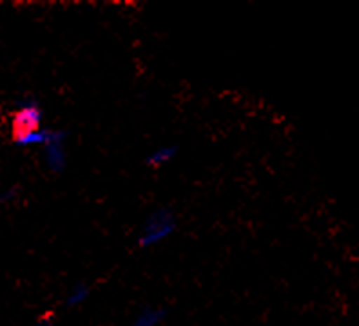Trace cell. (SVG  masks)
<instances>
[{"label": "cell", "mask_w": 359, "mask_h": 326, "mask_svg": "<svg viewBox=\"0 0 359 326\" xmlns=\"http://www.w3.org/2000/svg\"><path fill=\"white\" fill-rule=\"evenodd\" d=\"M176 151H178V147H162L158 149L156 152H153L147 160H145V163L151 167H160L163 165V163H167L169 160H172V158L176 156Z\"/></svg>", "instance_id": "8992f818"}, {"label": "cell", "mask_w": 359, "mask_h": 326, "mask_svg": "<svg viewBox=\"0 0 359 326\" xmlns=\"http://www.w3.org/2000/svg\"><path fill=\"white\" fill-rule=\"evenodd\" d=\"M165 318V310L162 308H145L142 310L140 315L135 319L133 326H156L158 322H162Z\"/></svg>", "instance_id": "5b68a950"}, {"label": "cell", "mask_w": 359, "mask_h": 326, "mask_svg": "<svg viewBox=\"0 0 359 326\" xmlns=\"http://www.w3.org/2000/svg\"><path fill=\"white\" fill-rule=\"evenodd\" d=\"M36 326H53V322H51V318H49V315H46L44 319H40L39 321V325Z\"/></svg>", "instance_id": "ba28073f"}, {"label": "cell", "mask_w": 359, "mask_h": 326, "mask_svg": "<svg viewBox=\"0 0 359 326\" xmlns=\"http://www.w3.org/2000/svg\"><path fill=\"white\" fill-rule=\"evenodd\" d=\"M89 294H91V287L89 285H86V283H79L73 290L69 292V296H67L66 299V304L67 306H79V304H82L83 301L88 299Z\"/></svg>", "instance_id": "52a82bcc"}, {"label": "cell", "mask_w": 359, "mask_h": 326, "mask_svg": "<svg viewBox=\"0 0 359 326\" xmlns=\"http://www.w3.org/2000/svg\"><path fill=\"white\" fill-rule=\"evenodd\" d=\"M46 156H48V163L51 169H64L66 154H64V149H62V133H55V135H53L51 142L46 145Z\"/></svg>", "instance_id": "3957f363"}, {"label": "cell", "mask_w": 359, "mask_h": 326, "mask_svg": "<svg viewBox=\"0 0 359 326\" xmlns=\"http://www.w3.org/2000/svg\"><path fill=\"white\" fill-rule=\"evenodd\" d=\"M176 231V219L169 209H160L147 219L144 231H142L140 247H151L160 243L167 236H171Z\"/></svg>", "instance_id": "6da1fadb"}, {"label": "cell", "mask_w": 359, "mask_h": 326, "mask_svg": "<svg viewBox=\"0 0 359 326\" xmlns=\"http://www.w3.org/2000/svg\"><path fill=\"white\" fill-rule=\"evenodd\" d=\"M42 111L36 107V104H27L20 107L13 116V136L29 135L35 130L42 129Z\"/></svg>", "instance_id": "7a4b0ae2"}, {"label": "cell", "mask_w": 359, "mask_h": 326, "mask_svg": "<svg viewBox=\"0 0 359 326\" xmlns=\"http://www.w3.org/2000/svg\"><path fill=\"white\" fill-rule=\"evenodd\" d=\"M53 135L55 133H51V130H35V133H29V135H24V136H18V138H15V142H17L18 145H22V147H35V145H48L49 142H51Z\"/></svg>", "instance_id": "277c9868"}]
</instances>
